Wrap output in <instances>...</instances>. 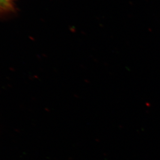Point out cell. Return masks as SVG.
I'll return each instance as SVG.
<instances>
[{
    "label": "cell",
    "mask_w": 160,
    "mask_h": 160,
    "mask_svg": "<svg viewBox=\"0 0 160 160\" xmlns=\"http://www.w3.org/2000/svg\"><path fill=\"white\" fill-rule=\"evenodd\" d=\"M14 9L12 0H0V12H10Z\"/></svg>",
    "instance_id": "obj_1"
}]
</instances>
